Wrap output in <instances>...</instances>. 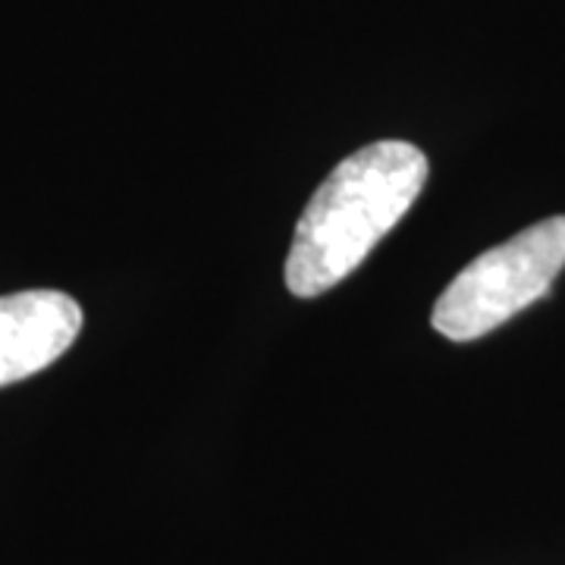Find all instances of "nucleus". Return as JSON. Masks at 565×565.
I'll list each match as a JSON object with an SVG mask.
<instances>
[{"instance_id": "obj_3", "label": "nucleus", "mask_w": 565, "mask_h": 565, "mask_svg": "<svg viewBox=\"0 0 565 565\" xmlns=\"http://www.w3.org/2000/svg\"><path fill=\"white\" fill-rule=\"evenodd\" d=\"M82 330V308L57 289L0 296V386L25 381L61 359Z\"/></svg>"}, {"instance_id": "obj_1", "label": "nucleus", "mask_w": 565, "mask_h": 565, "mask_svg": "<svg viewBox=\"0 0 565 565\" xmlns=\"http://www.w3.org/2000/svg\"><path fill=\"white\" fill-rule=\"evenodd\" d=\"M427 182V158L408 141H374L333 167L296 223L286 286L315 299L343 282L403 221Z\"/></svg>"}, {"instance_id": "obj_2", "label": "nucleus", "mask_w": 565, "mask_h": 565, "mask_svg": "<svg viewBox=\"0 0 565 565\" xmlns=\"http://www.w3.org/2000/svg\"><path fill=\"white\" fill-rule=\"evenodd\" d=\"M565 267V217H546L484 252L434 305V330L456 343L478 340L534 305Z\"/></svg>"}]
</instances>
